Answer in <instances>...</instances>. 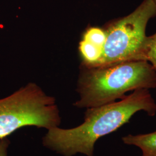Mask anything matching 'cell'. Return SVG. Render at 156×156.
Returning a JSON list of instances; mask_svg holds the SVG:
<instances>
[{"label": "cell", "instance_id": "6da1fadb", "mask_svg": "<svg viewBox=\"0 0 156 156\" xmlns=\"http://www.w3.org/2000/svg\"><path fill=\"white\" fill-rule=\"evenodd\" d=\"M140 111L150 116L156 114V103L149 90H134L119 101L87 108L84 122L75 128L49 129L42 138L44 146L62 156L78 153L94 156V145L101 138L128 123Z\"/></svg>", "mask_w": 156, "mask_h": 156}, {"label": "cell", "instance_id": "7a4b0ae2", "mask_svg": "<svg viewBox=\"0 0 156 156\" xmlns=\"http://www.w3.org/2000/svg\"><path fill=\"white\" fill-rule=\"evenodd\" d=\"M86 68L78 82V108L101 106L122 99L128 91L156 89V69L147 61Z\"/></svg>", "mask_w": 156, "mask_h": 156}, {"label": "cell", "instance_id": "3957f363", "mask_svg": "<svg viewBox=\"0 0 156 156\" xmlns=\"http://www.w3.org/2000/svg\"><path fill=\"white\" fill-rule=\"evenodd\" d=\"M155 17L156 5L154 1L144 0L130 14L109 23L104 28L106 39L102 55L92 67L147 61L149 36L146 35V29L149 21Z\"/></svg>", "mask_w": 156, "mask_h": 156}, {"label": "cell", "instance_id": "277c9868", "mask_svg": "<svg viewBox=\"0 0 156 156\" xmlns=\"http://www.w3.org/2000/svg\"><path fill=\"white\" fill-rule=\"evenodd\" d=\"M60 123L55 99L35 84H28L0 99V138H7L25 126L49 130L58 127Z\"/></svg>", "mask_w": 156, "mask_h": 156}, {"label": "cell", "instance_id": "5b68a950", "mask_svg": "<svg viewBox=\"0 0 156 156\" xmlns=\"http://www.w3.org/2000/svg\"><path fill=\"white\" fill-rule=\"evenodd\" d=\"M123 142L127 145L135 146L142 151V156H156V131L147 134L124 136Z\"/></svg>", "mask_w": 156, "mask_h": 156}, {"label": "cell", "instance_id": "8992f818", "mask_svg": "<svg viewBox=\"0 0 156 156\" xmlns=\"http://www.w3.org/2000/svg\"><path fill=\"white\" fill-rule=\"evenodd\" d=\"M83 39L103 49L106 39L105 30L99 27H90L84 34Z\"/></svg>", "mask_w": 156, "mask_h": 156}, {"label": "cell", "instance_id": "52a82bcc", "mask_svg": "<svg viewBox=\"0 0 156 156\" xmlns=\"http://www.w3.org/2000/svg\"><path fill=\"white\" fill-rule=\"evenodd\" d=\"M147 61L151 63L156 71V33L149 36Z\"/></svg>", "mask_w": 156, "mask_h": 156}, {"label": "cell", "instance_id": "ba28073f", "mask_svg": "<svg viewBox=\"0 0 156 156\" xmlns=\"http://www.w3.org/2000/svg\"><path fill=\"white\" fill-rule=\"evenodd\" d=\"M11 142L8 138H0V156H8V148Z\"/></svg>", "mask_w": 156, "mask_h": 156}, {"label": "cell", "instance_id": "9c48e42d", "mask_svg": "<svg viewBox=\"0 0 156 156\" xmlns=\"http://www.w3.org/2000/svg\"><path fill=\"white\" fill-rule=\"evenodd\" d=\"M153 1H154V3H155V4H156V0H153Z\"/></svg>", "mask_w": 156, "mask_h": 156}]
</instances>
